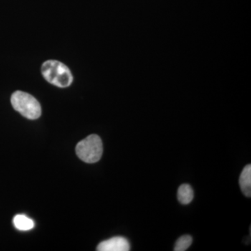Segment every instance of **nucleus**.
<instances>
[{"instance_id":"nucleus-5","label":"nucleus","mask_w":251,"mask_h":251,"mask_svg":"<svg viewBox=\"0 0 251 251\" xmlns=\"http://www.w3.org/2000/svg\"><path fill=\"white\" fill-rule=\"evenodd\" d=\"M239 185L244 196L248 198L251 196V166L247 165L243 169L239 177Z\"/></svg>"},{"instance_id":"nucleus-4","label":"nucleus","mask_w":251,"mask_h":251,"mask_svg":"<svg viewBox=\"0 0 251 251\" xmlns=\"http://www.w3.org/2000/svg\"><path fill=\"white\" fill-rule=\"evenodd\" d=\"M130 244L125 237H112L108 240L100 242L97 247L99 251H128Z\"/></svg>"},{"instance_id":"nucleus-1","label":"nucleus","mask_w":251,"mask_h":251,"mask_svg":"<svg viewBox=\"0 0 251 251\" xmlns=\"http://www.w3.org/2000/svg\"><path fill=\"white\" fill-rule=\"evenodd\" d=\"M41 73L48 82L62 88L70 86L74 80L70 69L58 61H46L41 67Z\"/></svg>"},{"instance_id":"nucleus-2","label":"nucleus","mask_w":251,"mask_h":251,"mask_svg":"<svg viewBox=\"0 0 251 251\" xmlns=\"http://www.w3.org/2000/svg\"><path fill=\"white\" fill-rule=\"evenodd\" d=\"M13 108L29 120H36L41 115L40 103L31 94L16 91L11 96Z\"/></svg>"},{"instance_id":"nucleus-7","label":"nucleus","mask_w":251,"mask_h":251,"mask_svg":"<svg viewBox=\"0 0 251 251\" xmlns=\"http://www.w3.org/2000/svg\"><path fill=\"white\" fill-rule=\"evenodd\" d=\"M14 226L21 231L30 230L34 227V223L29 218L23 214H18L14 218Z\"/></svg>"},{"instance_id":"nucleus-3","label":"nucleus","mask_w":251,"mask_h":251,"mask_svg":"<svg viewBox=\"0 0 251 251\" xmlns=\"http://www.w3.org/2000/svg\"><path fill=\"white\" fill-rule=\"evenodd\" d=\"M77 156L87 163L98 162L103 154V143L99 135H89L79 142L75 149Z\"/></svg>"},{"instance_id":"nucleus-8","label":"nucleus","mask_w":251,"mask_h":251,"mask_svg":"<svg viewBox=\"0 0 251 251\" xmlns=\"http://www.w3.org/2000/svg\"><path fill=\"white\" fill-rule=\"evenodd\" d=\"M193 243V238L190 235H184L178 239L175 243L174 251H184L191 247Z\"/></svg>"},{"instance_id":"nucleus-6","label":"nucleus","mask_w":251,"mask_h":251,"mask_svg":"<svg viewBox=\"0 0 251 251\" xmlns=\"http://www.w3.org/2000/svg\"><path fill=\"white\" fill-rule=\"evenodd\" d=\"M194 197L193 190L189 184H184L179 186L177 191L178 201L182 204H188L192 202Z\"/></svg>"}]
</instances>
